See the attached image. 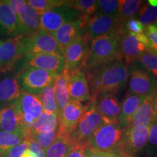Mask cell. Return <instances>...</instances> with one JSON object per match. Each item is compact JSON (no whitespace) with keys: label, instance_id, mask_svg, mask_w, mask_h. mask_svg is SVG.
I'll use <instances>...</instances> for the list:
<instances>
[{"label":"cell","instance_id":"42","mask_svg":"<svg viewBox=\"0 0 157 157\" xmlns=\"http://www.w3.org/2000/svg\"><path fill=\"white\" fill-rule=\"evenodd\" d=\"M148 141L151 146L157 147V118L154 119L149 127Z\"/></svg>","mask_w":157,"mask_h":157},{"label":"cell","instance_id":"52","mask_svg":"<svg viewBox=\"0 0 157 157\" xmlns=\"http://www.w3.org/2000/svg\"><path fill=\"white\" fill-rule=\"evenodd\" d=\"M156 89H157V87H156Z\"/></svg>","mask_w":157,"mask_h":157},{"label":"cell","instance_id":"22","mask_svg":"<svg viewBox=\"0 0 157 157\" xmlns=\"http://www.w3.org/2000/svg\"><path fill=\"white\" fill-rule=\"evenodd\" d=\"M21 36H27L39 30V15L25 1L16 14Z\"/></svg>","mask_w":157,"mask_h":157},{"label":"cell","instance_id":"43","mask_svg":"<svg viewBox=\"0 0 157 157\" xmlns=\"http://www.w3.org/2000/svg\"><path fill=\"white\" fill-rule=\"evenodd\" d=\"M29 149L35 153L39 157H44V149L39 145V143L34 139L29 138Z\"/></svg>","mask_w":157,"mask_h":157},{"label":"cell","instance_id":"12","mask_svg":"<svg viewBox=\"0 0 157 157\" xmlns=\"http://www.w3.org/2000/svg\"><path fill=\"white\" fill-rule=\"evenodd\" d=\"M89 104L84 105L82 102L73 100L68 101L67 105L58 113V136L68 137L69 135Z\"/></svg>","mask_w":157,"mask_h":157},{"label":"cell","instance_id":"48","mask_svg":"<svg viewBox=\"0 0 157 157\" xmlns=\"http://www.w3.org/2000/svg\"><path fill=\"white\" fill-rule=\"evenodd\" d=\"M21 157H39V156H37L35 153L33 152L32 151H31L30 149L28 148L24 153H23V155Z\"/></svg>","mask_w":157,"mask_h":157},{"label":"cell","instance_id":"39","mask_svg":"<svg viewBox=\"0 0 157 157\" xmlns=\"http://www.w3.org/2000/svg\"><path fill=\"white\" fill-rule=\"evenodd\" d=\"M29 138L30 137L25 139L22 143H19L17 146L12 147L9 150H7L3 154L4 157H21L29 148Z\"/></svg>","mask_w":157,"mask_h":157},{"label":"cell","instance_id":"45","mask_svg":"<svg viewBox=\"0 0 157 157\" xmlns=\"http://www.w3.org/2000/svg\"><path fill=\"white\" fill-rule=\"evenodd\" d=\"M101 157H124L122 153L118 148L117 150L109 152H100Z\"/></svg>","mask_w":157,"mask_h":157},{"label":"cell","instance_id":"4","mask_svg":"<svg viewBox=\"0 0 157 157\" xmlns=\"http://www.w3.org/2000/svg\"><path fill=\"white\" fill-rule=\"evenodd\" d=\"M123 129L118 123L104 122L90 137L88 146L99 152H109L119 148Z\"/></svg>","mask_w":157,"mask_h":157},{"label":"cell","instance_id":"21","mask_svg":"<svg viewBox=\"0 0 157 157\" xmlns=\"http://www.w3.org/2000/svg\"><path fill=\"white\" fill-rule=\"evenodd\" d=\"M68 92L70 100L79 102L91 101L87 76L82 69L70 72Z\"/></svg>","mask_w":157,"mask_h":157},{"label":"cell","instance_id":"23","mask_svg":"<svg viewBox=\"0 0 157 157\" xmlns=\"http://www.w3.org/2000/svg\"><path fill=\"white\" fill-rule=\"evenodd\" d=\"M146 96L127 94L121 105V113L119 118V124L121 128H127L137 110L144 101Z\"/></svg>","mask_w":157,"mask_h":157},{"label":"cell","instance_id":"10","mask_svg":"<svg viewBox=\"0 0 157 157\" xmlns=\"http://www.w3.org/2000/svg\"><path fill=\"white\" fill-rule=\"evenodd\" d=\"M124 24L119 19L117 15H109L95 13L88 21L84 30V36L88 40L98 38L119 30Z\"/></svg>","mask_w":157,"mask_h":157},{"label":"cell","instance_id":"49","mask_svg":"<svg viewBox=\"0 0 157 157\" xmlns=\"http://www.w3.org/2000/svg\"><path fill=\"white\" fill-rule=\"evenodd\" d=\"M147 3L154 7H157V0H148Z\"/></svg>","mask_w":157,"mask_h":157},{"label":"cell","instance_id":"11","mask_svg":"<svg viewBox=\"0 0 157 157\" xmlns=\"http://www.w3.org/2000/svg\"><path fill=\"white\" fill-rule=\"evenodd\" d=\"M149 127H127L124 129L119 150L124 157H137L146 146Z\"/></svg>","mask_w":157,"mask_h":157},{"label":"cell","instance_id":"18","mask_svg":"<svg viewBox=\"0 0 157 157\" xmlns=\"http://www.w3.org/2000/svg\"><path fill=\"white\" fill-rule=\"evenodd\" d=\"M156 87V79L152 74L139 68L132 71L129 81V93L147 97L153 95Z\"/></svg>","mask_w":157,"mask_h":157},{"label":"cell","instance_id":"8","mask_svg":"<svg viewBox=\"0 0 157 157\" xmlns=\"http://www.w3.org/2000/svg\"><path fill=\"white\" fill-rule=\"evenodd\" d=\"M78 11L66 5L55 7L39 15V29L52 34L66 23L79 18Z\"/></svg>","mask_w":157,"mask_h":157},{"label":"cell","instance_id":"9","mask_svg":"<svg viewBox=\"0 0 157 157\" xmlns=\"http://www.w3.org/2000/svg\"><path fill=\"white\" fill-rule=\"evenodd\" d=\"M27 68H39L54 74H60L65 69V60L63 57L52 54H42L30 57H23L15 64L13 70L17 74Z\"/></svg>","mask_w":157,"mask_h":157},{"label":"cell","instance_id":"28","mask_svg":"<svg viewBox=\"0 0 157 157\" xmlns=\"http://www.w3.org/2000/svg\"><path fill=\"white\" fill-rule=\"evenodd\" d=\"M58 128V115L43 112L35 122L31 135Z\"/></svg>","mask_w":157,"mask_h":157},{"label":"cell","instance_id":"40","mask_svg":"<svg viewBox=\"0 0 157 157\" xmlns=\"http://www.w3.org/2000/svg\"><path fill=\"white\" fill-rule=\"evenodd\" d=\"M124 29L127 32L131 34H142L145 27L137 19L130 18L124 23Z\"/></svg>","mask_w":157,"mask_h":157},{"label":"cell","instance_id":"2","mask_svg":"<svg viewBox=\"0 0 157 157\" xmlns=\"http://www.w3.org/2000/svg\"><path fill=\"white\" fill-rule=\"evenodd\" d=\"M123 34L119 29L93 39L84 67L90 69L122 59L120 52V40Z\"/></svg>","mask_w":157,"mask_h":157},{"label":"cell","instance_id":"36","mask_svg":"<svg viewBox=\"0 0 157 157\" xmlns=\"http://www.w3.org/2000/svg\"><path fill=\"white\" fill-rule=\"evenodd\" d=\"M58 128L50 131H44L38 134L32 135L30 137L39 143L41 146L44 149V151L56 140L58 137Z\"/></svg>","mask_w":157,"mask_h":157},{"label":"cell","instance_id":"27","mask_svg":"<svg viewBox=\"0 0 157 157\" xmlns=\"http://www.w3.org/2000/svg\"><path fill=\"white\" fill-rule=\"evenodd\" d=\"M29 137H30V135L25 131L16 132L0 131V152L4 154L12 147L17 146Z\"/></svg>","mask_w":157,"mask_h":157},{"label":"cell","instance_id":"5","mask_svg":"<svg viewBox=\"0 0 157 157\" xmlns=\"http://www.w3.org/2000/svg\"><path fill=\"white\" fill-rule=\"evenodd\" d=\"M104 122L105 121L96 109L95 104L93 102H90L87 110L68 136L71 143L72 144L88 146V140L90 137Z\"/></svg>","mask_w":157,"mask_h":157},{"label":"cell","instance_id":"51","mask_svg":"<svg viewBox=\"0 0 157 157\" xmlns=\"http://www.w3.org/2000/svg\"><path fill=\"white\" fill-rule=\"evenodd\" d=\"M155 24H156V25H157V22H156V23H155Z\"/></svg>","mask_w":157,"mask_h":157},{"label":"cell","instance_id":"6","mask_svg":"<svg viewBox=\"0 0 157 157\" xmlns=\"http://www.w3.org/2000/svg\"><path fill=\"white\" fill-rule=\"evenodd\" d=\"M59 74L36 68H27L17 73L22 92L39 95L47 87L56 82Z\"/></svg>","mask_w":157,"mask_h":157},{"label":"cell","instance_id":"37","mask_svg":"<svg viewBox=\"0 0 157 157\" xmlns=\"http://www.w3.org/2000/svg\"><path fill=\"white\" fill-rule=\"evenodd\" d=\"M98 13L104 15H117L119 1L117 0H101L98 1Z\"/></svg>","mask_w":157,"mask_h":157},{"label":"cell","instance_id":"25","mask_svg":"<svg viewBox=\"0 0 157 157\" xmlns=\"http://www.w3.org/2000/svg\"><path fill=\"white\" fill-rule=\"evenodd\" d=\"M0 131L7 132H27L21 124L18 113L13 105L0 108Z\"/></svg>","mask_w":157,"mask_h":157},{"label":"cell","instance_id":"38","mask_svg":"<svg viewBox=\"0 0 157 157\" xmlns=\"http://www.w3.org/2000/svg\"><path fill=\"white\" fill-rule=\"evenodd\" d=\"M144 34L148 41V50L157 55V25L154 23L145 27Z\"/></svg>","mask_w":157,"mask_h":157},{"label":"cell","instance_id":"35","mask_svg":"<svg viewBox=\"0 0 157 157\" xmlns=\"http://www.w3.org/2000/svg\"><path fill=\"white\" fill-rule=\"evenodd\" d=\"M137 60L144 66L148 73L157 77V55L148 50L140 55Z\"/></svg>","mask_w":157,"mask_h":157},{"label":"cell","instance_id":"44","mask_svg":"<svg viewBox=\"0 0 157 157\" xmlns=\"http://www.w3.org/2000/svg\"><path fill=\"white\" fill-rule=\"evenodd\" d=\"M6 2L15 14H17L21 6L25 3V0H6Z\"/></svg>","mask_w":157,"mask_h":157},{"label":"cell","instance_id":"41","mask_svg":"<svg viewBox=\"0 0 157 157\" xmlns=\"http://www.w3.org/2000/svg\"><path fill=\"white\" fill-rule=\"evenodd\" d=\"M87 146L81 144H72L70 147L67 157H85L84 149Z\"/></svg>","mask_w":157,"mask_h":157},{"label":"cell","instance_id":"16","mask_svg":"<svg viewBox=\"0 0 157 157\" xmlns=\"http://www.w3.org/2000/svg\"><path fill=\"white\" fill-rule=\"evenodd\" d=\"M22 90L17 78V74L12 69L0 72V108L11 105L20 97Z\"/></svg>","mask_w":157,"mask_h":157},{"label":"cell","instance_id":"26","mask_svg":"<svg viewBox=\"0 0 157 157\" xmlns=\"http://www.w3.org/2000/svg\"><path fill=\"white\" fill-rule=\"evenodd\" d=\"M69 77L70 72L68 70L64 69L58 76L55 82V95L58 113L67 105L70 100L68 92Z\"/></svg>","mask_w":157,"mask_h":157},{"label":"cell","instance_id":"20","mask_svg":"<svg viewBox=\"0 0 157 157\" xmlns=\"http://www.w3.org/2000/svg\"><path fill=\"white\" fill-rule=\"evenodd\" d=\"M85 27L79 19L63 25L58 30L52 33L53 36L63 52L68 45L76 40L79 37L84 36Z\"/></svg>","mask_w":157,"mask_h":157},{"label":"cell","instance_id":"46","mask_svg":"<svg viewBox=\"0 0 157 157\" xmlns=\"http://www.w3.org/2000/svg\"><path fill=\"white\" fill-rule=\"evenodd\" d=\"M84 156H85V157H101L99 151L94 150L93 148H92L89 146L85 147Z\"/></svg>","mask_w":157,"mask_h":157},{"label":"cell","instance_id":"19","mask_svg":"<svg viewBox=\"0 0 157 157\" xmlns=\"http://www.w3.org/2000/svg\"><path fill=\"white\" fill-rule=\"evenodd\" d=\"M17 17L6 0H0V39L20 37Z\"/></svg>","mask_w":157,"mask_h":157},{"label":"cell","instance_id":"14","mask_svg":"<svg viewBox=\"0 0 157 157\" xmlns=\"http://www.w3.org/2000/svg\"><path fill=\"white\" fill-rule=\"evenodd\" d=\"M89 40L85 36H81L63 50L65 69L69 72L84 67L88 53Z\"/></svg>","mask_w":157,"mask_h":157},{"label":"cell","instance_id":"50","mask_svg":"<svg viewBox=\"0 0 157 157\" xmlns=\"http://www.w3.org/2000/svg\"><path fill=\"white\" fill-rule=\"evenodd\" d=\"M0 157H4V155H3V154H2L1 152H0Z\"/></svg>","mask_w":157,"mask_h":157},{"label":"cell","instance_id":"29","mask_svg":"<svg viewBox=\"0 0 157 157\" xmlns=\"http://www.w3.org/2000/svg\"><path fill=\"white\" fill-rule=\"evenodd\" d=\"M143 2L140 0H121L119 1L117 16L122 23L132 18L139 12Z\"/></svg>","mask_w":157,"mask_h":157},{"label":"cell","instance_id":"1","mask_svg":"<svg viewBox=\"0 0 157 157\" xmlns=\"http://www.w3.org/2000/svg\"><path fill=\"white\" fill-rule=\"evenodd\" d=\"M128 66L121 59L88 69L87 78L91 101L101 94L114 93L123 87L129 78Z\"/></svg>","mask_w":157,"mask_h":157},{"label":"cell","instance_id":"47","mask_svg":"<svg viewBox=\"0 0 157 157\" xmlns=\"http://www.w3.org/2000/svg\"><path fill=\"white\" fill-rule=\"evenodd\" d=\"M153 109H154L155 117L157 118V89L153 93Z\"/></svg>","mask_w":157,"mask_h":157},{"label":"cell","instance_id":"34","mask_svg":"<svg viewBox=\"0 0 157 157\" xmlns=\"http://www.w3.org/2000/svg\"><path fill=\"white\" fill-rule=\"evenodd\" d=\"M26 2L40 15L44 12L50 10L51 9L64 5L66 1H61V0H29V1H26Z\"/></svg>","mask_w":157,"mask_h":157},{"label":"cell","instance_id":"30","mask_svg":"<svg viewBox=\"0 0 157 157\" xmlns=\"http://www.w3.org/2000/svg\"><path fill=\"white\" fill-rule=\"evenodd\" d=\"M71 143L68 137L58 136L44 151V157H67Z\"/></svg>","mask_w":157,"mask_h":157},{"label":"cell","instance_id":"33","mask_svg":"<svg viewBox=\"0 0 157 157\" xmlns=\"http://www.w3.org/2000/svg\"><path fill=\"white\" fill-rule=\"evenodd\" d=\"M140 22L144 27L157 22V7H151L148 3L143 4L138 12Z\"/></svg>","mask_w":157,"mask_h":157},{"label":"cell","instance_id":"13","mask_svg":"<svg viewBox=\"0 0 157 157\" xmlns=\"http://www.w3.org/2000/svg\"><path fill=\"white\" fill-rule=\"evenodd\" d=\"M148 50V41L144 32L142 34L125 32L121 36L120 40L121 56L128 65Z\"/></svg>","mask_w":157,"mask_h":157},{"label":"cell","instance_id":"31","mask_svg":"<svg viewBox=\"0 0 157 157\" xmlns=\"http://www.w3.org/2000/svg\"><path fill=\"white\" fill-rule=\"evenodd\" d=\"M66 5L78 11L80 15L90 18L98 13V1L94 0H76V1H66Z\"/></svg>","mask_w":157,"mask_h":157},{"label":"cell","instance_id":"15","mask_svg":"<svg viewBox=\"0 0 157 157\" xmlns=\"http://www.w3.org/2000/svg\"><path fill=\"white\" fill-rule=\"evenodd\" d=\"M21 37L0 39V72L11 71L23 58Z\"/></svg>","mask_w":157,"mask_h":157},{"label":"cell","instance_id":"24","mask_svg":"<svg viewBox=\"0 0 157 157\" xmlns=\"http://www.w3.org/2000/svg\"><path fill=\"white\" fill-rule=\"evenodd\" d=\"M156 119L153 109V95L147 96L133 116L128 127H149ZM126 129V128H125Z\"/></svg>","mask_w":157,"mask_h":157},{"label":"cell","instance_id":"17","mask_svg":"<svg viewBox=\"0 0 157 157\" xmlns=\"http://www.w3.org/2000/svg\"><path fill=\"white\" fill-rule=\"evenodd\" d=\"M96 109L106 123H118L121 113V105L114 93L101 94L93 101Z\"/></svg>","mask_w":157,"mask_h":157},{"label":"cell","instance_id":"32","mask_svg":"<svg viewBox=\"0 0 157 157\" xmlns=\"http://www.w3.org/2000/svg\"><path fill=\"white\" fill-rule=\"evenodd\" d=\"M39 96L42 101L43 112L58 115L55 95V83L51 84L45 88Z\"/></svg>","mask_w":157,"mask_h":157},{"label":"cell","instance_id":"3","mask_svg":"<svg viewBox=\"0 0 157 157\" xmlns=\"http://www.w3.org/2000/svg\"><path fill=\"white\" fill-rule=\"evenodd\" d=\"M23 57L52 54L63 57V52L50 33L39 30L34 34L21 37Z\"/></svg>","mask_w":157,"mask_h":157},{"label":"cell","instance_id":"7","mask_svg":"<svg viewBox=\"0 0 157 157\" xmlns=\"http://www.w3.org/2000/svg\"><path fill=\"white\" fill-rule=\"evenodd\" d=\"M18 113L21 124L31 135L35 122L43 113L42 101L39 95L22 92L11 104Z\"/></svg>","mask_w":157,"mask_h":157}]
</instances>
